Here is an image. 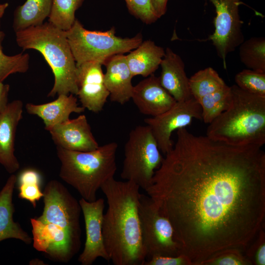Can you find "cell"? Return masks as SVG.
<instances>
[{"label":"cell","instance_id":"6da1fadb","mask_svg":"<svg viewBox=\"0 0 265 265\" xmlns=\"http://www.w3.org/2000/svg\"><path fill=\"white\" fill-rule=\"evenodd\" d=\"M262 147L177 130L176 143L145 190L170 221L180 254L193 265L226 248L245 249L263 226Z\"/></svg>","mask_w":265,"mask_h":265},{"label":"cell","instance_id":"7a4b0ae2","mask_svg":"<svg viewBox=\"0 0 265 265\" xmlns=\"http://www.w3.org/2000/svg\"><path fill=\"white\" fill-rule=\"evenodd\" d=\"M139 188L132 182L114 177L100 188L108 206L103 220L104 243L115 265H144L146 261L138 213Z\"/></svg>","mask_w":265,"mask_h":265},{"label":"cell","instance_id":"3957f363","mask_svg":"<svg viewBox=\"0 0 265 265\" xmlns=\"http://www.w3.org/2000/svg\"><path fill=\"white\" fill-rule=\"evenodd\" d=\"M229 107L210 123L206 136L228 145L265 144V97L231 86Z\"/></svg>","mask_w":265,"mask_h":265},{"label":"cell","instance_id":"277c9868","mask_svg":"<svg viewBox=\"0 0 265 265\" xmlns=\"http://www.w3.org/2000/svg\"><path fill=\"white\" fill-rule=\"evenodd\" d=\"M15 33L16 42L20 47L38 51L51 67L54 82L48 97L70 94L77 95V65L65 31L48 22Z\"/></svg>","mask_w":265,"mask_h":265},{"label":"cell","instance_id":"5b68a950","mask_svg":"<svg viewBox=\"0 0 265 265\" xmlns=\"http://www.w3.org/2000/svg\"><path fill=\"white\" fill-rule=\"evenodd\" d=\"M115 142L88 152L68 150L56 146L60 162V178L73 187L81 198L92 202L102 185L114 177L117 170Z\"/></svg>","mask_w":265,"mask_h":265},{"label":"cell","instance_id":"8992f818","mask_svg":"<svg viewBox=\"0 0 265 265\" xmlns=\"http://www.w3.org/2000/svg\"><path fill=\"white\" fill-rule=\"evenodd\" d=\"M65 31L76 65L90 61L104 65L112 56L130 52L142 42L141 33L122 38L116 36L114 27L105 31L89 30L77 19Z\"/></svg>","mask_w":265,"mask_h":265},{"label":"cell","instance_id":"52a82bcc","mask_svg":"<svg viewBox=\"0 0 265 265\" xmlns=\"http://www.w3.org/2000/svg\"><path fill=\"white\" fill-rule=\"evenodd\" d=\"M150 128L137 126L132 130L124 146L121 177L145 190L163 159Z\"/></svg>","mask_w":265,"mask_h":265},{"label":"cell","instance_id":"ba28073f","mask_svg":"<svg viewBox=\"0 0 265 265\" xmlns=\"http://www.w3.org/2000/svg\"><path fill=\"white\" fill-rule=\"evenodd\" d=\"M138 213L146 261L154 256L180 255L181 246L170 221L148 195L141 194Z\"/></svg>","mask_w":265,"mask_h":265},{"label":"cell","instance_id":"9c48e42d","mask_svg":"<svg viewBox=\"0 0 265 265\" xmlns=\"http://www.w3.org/2000/svg\"><path fill=\"white\" fill-rule=\"evenodd\" d=\"M43 192L44 208L36 218L57 225L81 242L79 201L60 182L52 180L46 185Z\"/></svg>","mask_w":265,"mask_h":265},{"label":"cell","instance_id":"30bf717a","mask_svg":"<svg viewBox=\"0 0 265 265\" xmlns=\"http://www.w3.org/2000/svg\"><path fill=\"white\" fill-rule=\"evenodd\" d=\"M211 2L216 12L214 30L208 39L214 47L219 58L223 60L244 40L239 13L240 0H205Z\"/></svg>","mask_w":265,"mask_h":265},{"label":"cell","instance_id":"8fae6325","mask_svg":"<svg viewBox=\"0 0 265 265\" xmlns=\"http://www.w3.org/2000/svg\"><path fill=\"white\" fill-rule=\"evenodd\" d=\"M194 119L202 120L201 106L194 98L175 105L162 114L146 118L144 122L151 129L159 148L164 155L173 148L172 132L190 125Z\"/></svg>","mask_w":265,"mask_h":265},{"label":"cell","instance_id":"7c38bea8","mask_svg":"<svg viewBox=\"0 0 265 265\" xmlns=\"http://www.w3.org/2000/svg\"><path fill=\"white\" fill-rule=\"evenodd\" d=\"M33 247L53 261L67 263L79 251L81 242L53 224L30 218Z\"/></svg>","mask_w":265,"mask_h":265},{"label":"cell","instance_id":"4fadbf2b","mask_svg":"<svg viewBox=\"0 0 265 265\" xmlns=\"http://www.w3.org/2000/svg\"><path fill=\"white\" fill-rule=\"evenodd\" d=\"M79 201L84 217L86 238L78 261L82 265H91L98 258L110 261L103 235L105 200L100 198L89 202L81 198Z\"/></svg>","mask_w":265,"mask_h":265},{"label":"cell","instance_id":"5bb4252c","mask_svg":"<svg viewBox=\"0 0 265 265\" xmlns=\"http://www.w3.org/2000/svg\"><path fill=\"white\" fill-rule=\"evenodd\" d=\"M102 64L97 62H85L77 65L78 96L82 106L98 113L109 96L104 82Z\"/></svg>","mask_w":265,"mask_h":265},{"label":"cell","instance_id":"9a60e30c","mask_svg":"<svg viewBox=\"0 0 265 265\" xmlns=\"http://www.w3.org/2000/svg\"><path fill=\"white\" fill-rule=\"evenodd\" d=\"M48 131L56 146L68 150L88 152L99 147L84 114L54 126Z\"/></svg>","mask_w":265,"mask_h":265},{"label":"cell","instance_id":"2e32d148","mask_svg":"<svg viewBox=\"0 0 265 265\" xmlns=\"http://www.w3.org/2000/svg\"><path fill=\"white\" fill-rule=\"evenodd\" d=\"M23 112V103L19 100L7 103L0 111V164L10 174L20 168L15 155V138Z\"/></svg>","mask_w":265,"mask_h":265},{"label":"cell","instance_id":"e0dca14e","mask_svg":"<svg viewBox=\"0 0 265 265\" xmlns=\"http://www.w3.org/2000/svg\"><path fill=\"white\" fill-rule=\"evenodd\" d=\"M131 99L141 113L151 117L162 114L176 103L153 74L133 86Z\"/></svg>","mask_w":265,"mask_h":265},{"label":"cell","instance_id":"ac0fdd59","mask_svg":"<svg viewBox=\"0 0 265 265\" xmlns=\"http://www.w3.org/2000/svg\"><path fill=\"white\" fill-rule=\"evenodd\" d=\"M160 66V83L176 102L186 101L192 98L185 63L178 54L170 48H166Z\"/></svg>","mask_w":265,"mask_h":265},{"label":"cell","instance_id":"d6986e66","mask_svg":"<svg viewBox=\"0 0 265 265\" xmlns=\"http://www.w3.org/2000/svg\"><path fill=\"white\" fill-rule=\"evenodd\" d=\"M106 70L104 82L111 101L124 105L131 99L133 86V77L128 66L126 55L118 54L109 58L105 63Z\"/></svg>","mask_w":265,"mask_h":265},{"label":"cell","instance_id":"ffe728a7","mask_svg":"<svg viewBox=\"0 0 265 265\" xmlns=\"http://www.w3.org/2000/svg\"><path fill=\"white\" fill-rule=\"evenodd\" d=\"M26 108L29 114L36 115L42 119L47 131L69 119L72 113H80L85 109L79 106L77 98L72 94L59 95L56 100L46 104L27 103Z\"/></svg>","mask_w":265,"mask_h":265},{"label":"cell","instance_id":"44dd1931","mask_svg":"<svg viewBox=\"0 0 265 265\" xmlns=\"http://www.w3.org/2000/svg\"><path fill=\"white\" fill-rule=\"evenodd\" d=\"M16 182L17 176L12 174L0 191V242L15 238L30 244L32 238L13 219V194Z\"/></svg>","mask_w":265,"mask_h":265},{"label":"cell","instance_id":"7402d4cb","mask_svg":"<svg viewBox=\"0 0 265 265\" xmlns=\"http://www.w3.org/2000/svg\"><path fill=\"white\" fill-rule=\"evenodd\" d=\"M164 54L165 50L162 47L147 40L142 41L126 57L133 77L141 75L146 78L158 69Z\"/></svg>","mask_w":265,"mask_h":265},{"label":"cell","instance_id":"603a6c76","mask_svg":"<svg viewBox=\"0 0 265 265\" xmlns=\"http://www.w3.org/2000/svg\"><path fill=\"white\" fill-rule=\"evenodd\" d=\"M53 0H26L14 12L13 27L17 32L44 23L51 12Z\"/></svg>","mask_w":265,"mask_h":265},{"label":"cell","instance_id":"cb8c5ba5","mask_svg":"<svg viewBox=\"0 0 265 265\" xmlns=\"http://www.w3.org/2000/svg\"><path fill=\"white\" fill-rule=\"evenodd\" d=\"M189 83L191 95L198 102L204 96L227 85L218 73L212 67L196 72L189 78Z\"/></svg>","mask_w":265,"mask_h":265},{"label":"cell","instance_id":"d4e9b609","mask_svg":"<svg viewBox=\"0 0 265 265\" xmlns=\"http://www.w3.org/2000/svg\"><path fill=\"white\" fill-rule=\"evenodd\" d=\"M239 47L240 61L248 69L265 73V38L252 37L243 41Z\"/></svg>","mask_w":265,"mask_h":265},{"label":"cell","instance_id":"484cf974","mask_svg":"<svg viewBox=\"0 0 265 265\" xmlns=\"http://www.w3.org/2000/svg\"><path fill=\"white\" fill-rule=\"evenodd\" d=\"M232 101L231 86L223 88L202 98L199 101L203 121L210 124L230 106Z\"/></svg>","mask_w":265,"mask_h":265},{"label":"cell","instance_id":"4316f807","mask_svg":"<svg viewBox=\"0 0 265 265\" xmlns=\"http://www.w3.org/2000/svg\"><path fill=\"white\" fill-rule=\"evenodd\" d=\"M84 0H53L49 22L64 31L69 30L75 20L76 11Z\"/></svg>","mask_w":265,"mask_h":265},{"label":"cell","instance_id":"83f0119b","mask_svg":"<svg viewBox=\"0 0 265 265\" xmlns=\"http://www.w3.org/2000/svg\"><path fill=\"white\" fill-rule=\"evenodd\" d=\"M41 176L39 173L33 169H26L17 177L18 184V196L26 200L36 208L37 202L43 197L40 186Z\"/></svg>","mask_w":265,"mask_h":265},{"label":"cell","instance_id":"f1b7e54d","mask_svg":"<svg viewBox=\"0 0 265 265\" xmlns=\"http://www.w3.org/2000/svg\"><path fill=\"white\" fill-rule=\"evenodd\" d=\"M5 36L0 29V81L2 82L9 75L26 72L29 68V55L28 53H20L9 56L4 53L2 42Z\"/></svg>","mask_w":265,"mask_h":265},{"label":"cell","instance_id":"f546056e","mask_svg":"<svg viewBox=\"0 0 265 265\" xmlns=\"http://www.w3.org/2000/svg\"><path fill=\"white\" fill-rule=\"evenodd\" d=\"M236 85L249 93L265 97V73L244 69L235 77Z\"/></svg>","mask_w":265,"mask_h":265},{"label":"cell","instance_id":"4dcf8cb0","mask_svg":"<svg viewBox=\"0 0 265 265\" xmlns=\"http://www.w3.org/2000/svg\"><path fill=\"white\" fill-rule=\"evenodd\" d=\"M239 249L226 248L214 253L199 265H251Z\"/></svg>","mask_w":265,"mask_h":265},{"label":"cell","instance_id":"1f68e13d","mask_svg":"<svg viewBox=\"0 0 265 265\" xmlns=\"http://www.w3.org/2000/svg\"><path fill=\"white\" fill-rule=\"evenodd\" d=\"M130 13L146 24H151L159 18L150 0H124Z\"/></svg>","mask_w":265,"mask_h":265},{"label":"cell","instance_id":"d6a6232c","mask_svg":"<svg viewBox=\"0 0 265 265\" xmlns=\"http://www.w3.org/2000/svg\"><path fill=\"white\" fill-rule=\"evenodd\" d=\"M254 243L248 249L245 257L252 265H265V233L263 226L259 229Z\"/></svg>","mask_w":265,"mask_h":265},{"label":"cell","instance_id":"836d02e7","mask_svg":"<svg viewBox=\"0 0 265 265\" xmlns=\"http://www.w3.org/2000/svg\"><path fill=\"white\" fill-rule=\"evenodd\" d=\"M144 265H193V264L187 256L180 254L175 256H154L145 261Z\"/></svg>","mask_w":265,"mask_h":265},{"label":"cell","instance_id":"e575fe53","mask_svg":"<svg viewBox=\"0 0 265 265\" xmlns=\"http://www.w3.org/2000/svg\"><path fill=\"white\" fill-rule=\"evenodd\" d=\"M168 0H150L152 6L159 19L165 14Z\"/></svg>","mask_w":265,"mask_h":265},{"label":"cell","instance_id":"d590c367","mask_svg":"<svg viewBox=\"0 0 265 265\" xmlns=\"http://www.w3.org/2000/svg\"><path fill=\"white\" fill-rule=\"evenodd\" d=\"M8 94V92H6L0 97V111L7 104Z\"/></svg>","mask_w":265,"mask_h":265},{"label":"cell","instance_id":"8d00e7d4","mask_svg":"<svg viewBox=\"0 0 265 265\" xmlns=\"http://www.w3.org/2000/svg\"><path fill=\"white\" fill-rule=\"evenodd\" d=\"M9 5L8 3H0V20L3 16L6 8Z\"/></svg>","mask_w":265,"mask_h":265},{"label":"cell","instance_id":"74e56055","mask_svg":"<svg viewBox=\"0 0 265 265\" xmlns=\"http://www.w3.org/2000/svg\"><path fill=\"white\" fill-rule=\"evenodd\" d=\"M44 262L39 259H35L29 262V265H45Z\"/></svg>","mask_w":265,"mask_h":265}]
</instances>
